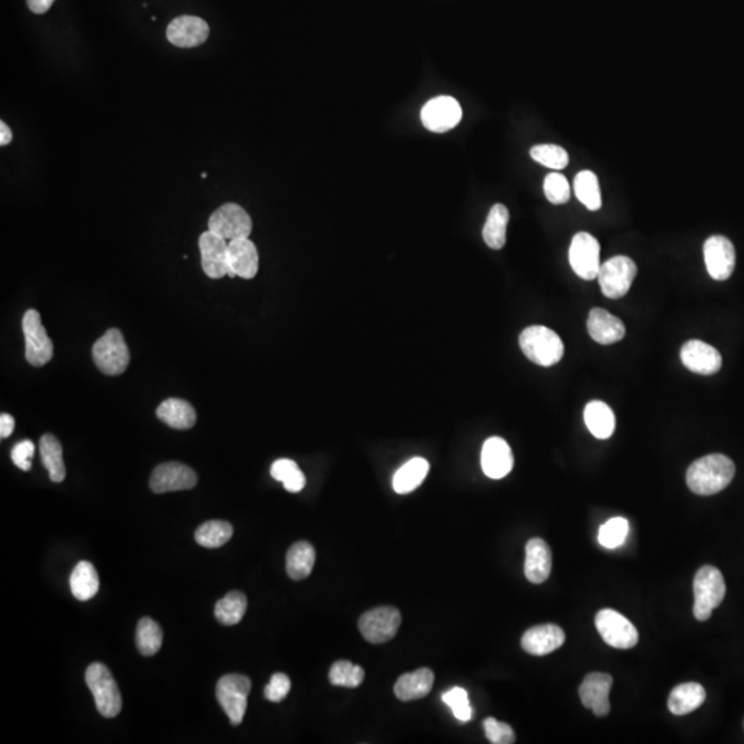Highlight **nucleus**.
<instances>
[{
	"label": "nucleus",
	"mask_w": 744,
	"mask_h": 744,
	"mask_svg": "<svg viewBox=\"0 0 744 744\" xmlns=\"http://www.w3.org/2000/svg\"><path fill=\"white\" fill-rule=\"evenodd\" d=\"M627 534H629V521L624 517H614L599 528L598 541L607 549H616L624 544Z\"/></svg>",
	"instance_id": "obj_41"
},
{
	"label": "nucleus",
	"mask_w": 744,
	"mask_h": 744,
	"mask_svg": "<svg viewBox=\"0 0 744 744\" xmlns=\"http://www.w3.org/2000/svg\"><path fill=\"white\" fill-rule=\"evenodd\" d=\"M544 190L547 200L553 204L567 203L571 198L570 182L560 173H550L545 178Z\"/></svg>",
	"instance_id": "obj_42"
},
{
	"label": "nucleus",
	"mask_w": 744,
	"mask_h": 744,
	"mask_svg": "<svg viewBox=\"0 0 744 744\" xmlns=\"http://www.w3.org/2000/svg\"><path fill=\"white\" fill-rule=\"evenodd\" d=\"M483 725L488 740L492 744H513L516 741V733L508 723L488 717Z\"/></svg>",
	"instance_id": "obj_44"
},
{
	"label": "nucleus",
	"mask_w": 744,
	"mask_h": 744,
	"mask_svg": "<svg viewBox=\"0 0 744 744\" xmlns=\"http://www.w3.org/2000/svg\"><path fill=\"white\" fill-rule=\"evenodd\" d=\"M596 626L607 644L616 650H630L638 642V630L627 617L614 609H603L596 616Z\"/></svg>",
	"instance_id": "obj_10"
},
{
	"label": "nucleus",
	"mask_w": 744,
	"mask_h": 744,
	"mask_svg": "<svg viewBox=\"0 0 744 744\" xmlns=\"http://www.w3.org/2000/svg\"><path fill=\"white\" fill-rule=\"evenodd\" d=\"M227 260H229V278H242L245 280L255 278L260 266V257L254 243L248 237L231 240L227 243Z\"/></svg>",
	"instance_id": "obj_20"
},
{
	"label": "nucleus",
	"mask_w": 744,
	"mask_h": 744,
	"mask_svg": "<svg viewBox=\"0 0 744 744\" xmlns=\"http://www.w3.org/2000/svg\"><path fill=\"white\" fill-rule=\"evenodd\" d=\"M565 642V633L555 624H541L531 627L521 638V647L529 655L545 656L562 648Z\"/></svg>",
	"instance_id": "obj_22"
},
{
	"label": "nucleus",
	"mask_w": 744,
	"mask_h": 744,
	"mask_svg": "<svg viewBox=\"0 0 744 744\" xmlns=\"http://www.w3.org/2000/svg\"><path fill=\"white\" fill-rule=\"evenodd\" d=\"M210 35L206 21L195 15H181L167 27V39L172 45L181 49H192L203 45Z\"/></svg>",
	"instance_id": "obj_17"
},
{
	"label": "nucleus",
	"mask_w": 744,
	"mask_h": 744,
	"mask_svg": "<svg viewBox=\"0 0 744 744\" xmlns=\"http://www.w3.org/2000/svg\"><path fill=\"white\" fill-rule=\"evenodd\" d=\"M86 684L102 717L113 718L121 712L123 702L120 691L107 666L102 663L90 665L86 671Z\"/></svg>",
	"instance_id": "obj_5"
},
{
	"label": "nucleus",
	"mask_w": 744,
	"mask_h": 744,
	"mask_svg": "<svg viewBox=\"0 0 744 744\" xmlns=\"http://www.w3.org/2000/svg\"><path fill=\"white\" fill-rule=\"evenodd\" d=\"M198 484V475L186 465L180 462H165L155 467L151 475V490L155 493L174 492L192 490Z\"/></svg>",
	"instance_id": "obj_15"
},
{
	"label": "nucleus",
	"mask_w": 744,
	"mask_h": 744,
	"mask_svg": "<svg viewBox=\"0 0 744 744\" xmlns=\"http://www.w3.org/2000/svg\"><path fill=\"white\" fill-rule=\"evenodd\" d=\"M208 231L227 242L244 239L252 235V221L242 206L226 203L219 207L208 219Z\"/></svg>",
	"instance_id": "obj_11"
},
{
	"label": "nucleus",
	"mask_w": 744,
	"mask_h": 744,
	"mask_svg": "<svg viewBox=\"0 0 744 744\" xmlns=\"http://www.w3.org/2000/svg\"><path fill=\"white\" fill-rule=\"evenodd\" d=\"M434 673L430 669H418L412 673L403 674L394 686V695L402 702L422 699L433 689Z\"/></svg>",
	"instance_id": "obj_25"
},
{
	"label": "nucleus",
	"mask_w": 744,
	"mask_h": 744,
	"mask_svg": "<svg viewBox=\"0 0 744 744\" xmlns=\"http://www.w3.org/2000/svg\"><path fill=\"white\" fill-rule=\"evenodd\" d=\"M532 159L547 169L564 170L570 163V155L562 146L553 144L536 145L529 152Z\"/></svg>",
	"instance_id": "obj_40"
},
{
	"label": "nucleus",
	"mask_w": 744,
	"mask_h": 744,
	"mask_svg": "<svg viewBox=\"0 0 744 744\" xmlns=\"http://www.w3.org/2000/svg\"><path fill=\"white\" fill-rule=\"evenodd\" d=\"M25 335V359L33 367H43L53 359L54 348L48 331L41 324L38 310L30 309L22 319Z\"/></svg>",
	"instance_id": "obj_9"
},
{
	"label": "nucleus",
	"mask_w": 744,
	"mask_h": 744,
	"mask_svg": "<svg viewBox=\"0 0 744 744\" xmlns=\"http://www.w3.org/2000/svg\"><path fill=\"white\" fill-rule=\"evenodd\" d=\"M270 474L273 479L283 483L284 488L288 492H299L306 485V477L299 469L298 465L291 459H278L270 467Z\"/></svg>",
	"instance_id": "obj_38"
},
{
	"label": "nucleus",
	"mask_w": 744,
	"mask_h": 744,
	"mask_svg": "<svg viewBox=\"0 0 744 744\" xmlns=\"http://www.w3.org/2000/svg\"><path fill=\"white\" fill-rule=\"evenodd\" d=\"M136 644L139 653L144 656L155 655L162 648V629L151 617H142L137 624Z\"/></svg>",
	"instance_id": "obj_37"
},
{
	"label": "nucleus",
	"mask_w": 744,
	"mask_h": 744,
	"mask_svg": "<svg viewBox=\"0 0 744 744\" xmlns=\"http://www.w3.org/2000/svg\"><path fill=\"white\" fill-rule=\"evenodd\" d=\"M39 449H40L41 461H43V465L48 469L51 482H64L66 480V464H64V458H62V446L58 438L50 433L41 436Z\"/></svg>",
	"instance_id": "obj_32"
},
{
	"label": "nucleus",
	"mask_w": 744,
	"mask_h": 744,
	"mask_svg": "<svg viewBox=\"0 0 744 744\" xmlns=\"http://www.w3.org/2000/svg\"><path fill=\"white\" fill-rule=\"evenodd\" d=\"M364 669L360 666L353 665L349 660H338L334 665L331 666L330 678L331 684L335 686H345V688H358L363 684Z\"/></svg>",
	"instance_id": "obj_39"
},
{
	"label": "nucleus",
	"mask_w": 744,
	"mask_h": 744,
	"mask_svg": "<svg viewBox=\"0 0 744 744\" xmlns=\"http://www.w3.org/2000/svg\"><path fill=\"white\" fill-rule=\"evenodd\" d=\"M314 547L306 541L297 542L287 553V573L293 580H304L314 571Z\"/></svg>",
	"instance_id": "obj_29"
},
{
	"label": "nucleus",
	"mask_w": 744,
	"mask_h": 744,
	"mask_svg": "<svg viewBox=\"0 0 744 744\" xmlns=\"http://www.w3.org/2000/svg\"><path fill=\"white\" fill-rule=\"evenodd\" d=\"M583 417H585L586 426L594 438L606 440L614 434L616 420H615L614 411L606 403L598 402V400L589 403Z\"/></svg>",
	"instance_id": "obj_28"
},
{
	"label": "nucleus",
	"mask_w": 744,
	"mask_h": 744,
	"mask_svg": "<svg viewBox=\"0 0 744 744\" xmlns=\"http://www.w3.org/2000/svg\"><path fill=\"white\" fill-rule=\"evenodd\" d=\"M509 217L510 216H509L508 207L503 204H495L488 213L487 221L483 229V237H484L485 244L492 250H500L506 244Z\"/></svg>",
	"instance_id": "obj_33"
},
{
	"label": "nucleus",
	"mask_w": 744,
	"mask_h": 744,
	"mask_svg": "<svg viewBox=\"0 0 744 744\" xmlns=\"http://www.w3.org/2000/svg\"><path fill=\"white\" fill-rule=\"evenodd\" d=\"M95 366L105 376L123 374L130 364V351L118 328L108 330L93 346Z\"/></svg>",
	"instance_id": "obj_4"
},
{
	"label": "nucleus",
	"mask_w": 744,
	"mask_h": 744,
	"mask_svg": "<svg viewBox=\"0 0 744 744\" xmlns=\"http://www.w3.org/2000/svg\"><path fill=\"white\" fill-rule=\"evenodd\" d=\"M735 472V464L725 455H707L689 466L686 484L696 495H714L732 483Z\"/></svg>",
	"instance_id": "obj_1"
},
{
	"label": "nucleus",
	"mask_w": 744,
	"mask_h": 744,
	"mask_svg": "<svg viewBox=\"0 0 744 744\" xmlns=\"http://www.w3.org/2000/svg\"><path fill=\"white\" fill-rule=\"evenodd\" d=\"M694 615L699 622H706L713 611L720 607L727 594L722 573L712 565L700 568L694 580Z\"/></svg>",
	"instance_id": "obj_3"
},
{
	"label": "nucleus",
	"mask_w": 744,
	"mask_h": 744,
	"mask_svg": "<svg viewBox=\"0 0 744 744\" xmlns=\"http://www.w3.org/2000/svg\"><path fill=\"white\" fill-rule=\"evenodd\" d=\"M252 681L242 674H227L217 684V699L234 727L243 722Z\"/></svg>",
	"instance_id": "obj_6"
},
{
	"label": "nucleus",
	"mask_w": 744,
	"mask_h": 744,
	"mask_svg": "<svg viewBox=\"0 0 744 744\" xmlns=\"http://www.w3.org/2000/svg\"><path fill=\"white\" fill-rule=\"evenodd\" d=\"M156 417L177 430H188L196 423V411L182 399H167L157 407Z\"/></svg>",
	"instance_id": "obj_27"
},
{
	"label": "nucleus",
	"mask_w": 744,
	"mask_h": 744,
	"mask_svg": "<svg viewBox=\"0 0 744 744\" xmlns=\"http://www.w3.org/2000/svg\"><path fill=\"white\" fill-rule=\"evenodd\" d=\"M247 611V597L242 591H231L224 598L219 599L214 608L217 620L225 626H235L239 624Z\"/></svg>",
	"instance_id": "obj_34"
},
{
	"label": "nucleus",
	"mask_w": 744,
	"mask_h": 744,
	"mask_svg": "<svg viewBox=\"0 0 744 744\" xmlns=\"http://www.w3.org/2000/svg\"><path fill=\"white\" fill-rule=\"evenodd\" d=\"M423 126L433 133H447L462 120V108L458 101L448 95L429 101L421 112Z\"/></svg>",
	"instance_id": "obj_13"
},
{
	"label": "nucleus",
	"mask_w": 744,
	"mask_h": 744,
	"mask_svg": "<svg viewBox=\"0 0 744 744\" xmlns=\"http://www.w3.org/2000/svg\"><path fill=\"white\" fill-rule=\"evenodd\" d=\"M402 614L396 607L369 609L359 619L361 635L371 644H384L399 632Z\"/></svg>",
	"instance_id": "obj_8"
},
{
	"label": "nucleus",
	"mask_w": 744,
	"mask_h": 744,
	"mask_svg": "<svg viewBox=\"0 0 744 744\" xmlns=\"http://www.w3.org/2000/svg\"><path fill=\"white\" fill-rule=\"evenodd\" d=\"M681 361L689 371L699 376H713L720 371L722 358L714 346L702 341H688L681 349Z\"/></svg>",
	"instance_id": "obj_19"
},
{
	"label": "nucleus",
	"mask_w": 744,
	"mask_h": 744,
	"mask_svg": "<svg viewBox=\"0 0 744 744\" xmlns=\"http://www.w3.org/2000/svg\"><path fill=\"white\" fill-rule=\"evenodd\" d=\"M14 418L9 413H2L0 415V438H7L9 436H12L13 431H14Z\"/></svg>",
	"instance_id": "obj_47"
},
{
	"label": "nucleus",
	"mask_w": 744,
	"mask_h": 744,
	"mask_svg": "<svg viewBox=\"0 0 744 744\" xmlns=\"http://www.w3.org/2000/svg\"><path fill=\"white\" fill-rule=\"evenodd\" d=\"M514 458L510 447L500 438H490L482 449V467L487 477L500 480L513 469Z\"/></svg>",
	"instance_id": "obj_21"
},
{
	"label": "nucleus",
	"mask_w": 744,
	"mask_h": 744,
	"mask_svg": "<svg viewBox=\"0 0 744 744\" xmlns=\"http://www.w3.org/2000/svg\"><path fill=\"white\" fill-rule=\"evenodd\" d=\"M232 535L234 527L227 521L211 520L196 529L195 539L200 546L207 549H218L231 541Z\"/></svg>",
	"instance_id": "obj_36"
},
{
	"label": "nucleus",
	"mask_w": 744,
	"mask_h": 744,
	"mask_svg": "<svg viewBox=\"0 0 744 744\" xmlns=\"http://www.w3.org/2000/svg\"><path fill=\"white\" fill-rule=\"evenodd\" d=\"M707 272L714 280L723 281L732 276L736 265V252L732 242L725 236H712L703 247Z\"/></svg>",
	"instance_id": "obj_14"
},
{
	"label": "nucleus",
	"mask_w": 744,
	"mask_h": 744,
	"mask_svg": "<svg viewBox=\"0 0 744 744\" xmlns=\"http://www.w3.org/2000/svg\"><path fill=\"white\" fill-rule=\"evenodd\" d=\"M706 700V691L697 682H684L677 686L669 696L671 714L686 715L699 709Z\"/></svg>",
	"instance_id": "obj_26"
},
{
	"label": "nucleus",
	"mask_w": 744,
	"mask_h": 744,
	"mask_svg": "<svg viewBox=\"0 0 744 744\" xmlns=\"http://www.w3.org/2000/svg\"><path fill=\"white\" fill-rule=\"evenodd\" d=\"M520 348L532 363L544 367L554 366L564 356L562 338L544 325L527 327L520 335Z\"/></svg>",
	"instance_id": "obj_2"
},
{
	"label": "nucleus",
	"mask_w": 744,
	"mask_h": 744,
	"mask_svg": "<svg viewBox=\"0 0 744 744\" xmlns=\"http://www.w3.org/2000/svg\"><path fill=\"white\" fill-rule=\"evenodd\" d=\"M429 462L423 458H413L403 465L393 475V490L400 495L417 490L428 475Z\"/></svg>",
	"instance_id": "obj_30"
},
{
	"label": "nucleus",
	"mask_w": 744,
	"mask_h": 744,
	"mask_svg": "<svg viewBox=\"0 0 744 744\" xmlns=\"http://www.w3.org/2000/svg\"><path fill=\"white\" fill-rule=\"evenodd\" d=\"M552 572V550L541 537H532L526 546L524 573L529 582L541 585Z\"/></svg>",
	"instance_id": "obj_23"
},
{
	"label": "nucleus",
	"mask_w": 744,
	"mask_h": 744,
	"mask_svg": "<svg viewBox=\"0 0 744 744\" xmlns=\"http://www.w3.org/2000/svg\"><path fill=\"white\" fill-rule=\"evenodd\" d=\"M570 263L573 272L583 280L597 279L601 268L598 240L588 232L576 234L571 242Z\"/></svg>",
	"instance_id": "obj_12"
},
{
	"label": "nucleus",
	"mask_w": 744,
	"mask_h": 744,
	"mask_svg": "<svg viewBox=\"0 0 744 744\" xmlns=\"http://www.w3.org/2000/svg\"><path fill=\"white\" fill-rule=\"evenodd\" d=\"M227 243V240L210 231L204 232L199 239L201 268L208 278L221 279L229 273Z\"/></svg>",
	"instance_id": "obj_18"
},
{
	"label": "nucleus",
	"mask_w": 744,
	"mask_h": 744,
	"mask_svg": "<svg viewBox=\"0 0 744 744\" xmlns=\"http://www.w3.org/2000/svg\"><path fill=\"white\" fill-rule=\"evenodd\" d=\"M35 455V444L31 440H24L14 446L12 451V461L15 466L24 472H30L32 467V458Z\"/></svg>",
	"instance_id": "obj_46"
},
{
	"label": "nucleus",
	"mask_w": 744,
	"mask_h": 744,
	"mask_svg": "<svg viewBox=\"0 0 744 744\" xmlns=\"http://www.w3.org/2000/svg\"><path fill=\"white\" fill-rule=\"evenodd\" d=\"M13 139V133L10 130L9 126H7L4 121H0V145L2 146H6L7 144H10Z\"/></svg>",
	"instance_id": "obj_49"
},
{
	"label": "nucleus",
	"mask_w": 744,
	"mask_h": 744,
	"mask_svg": "<svg viewBox=\"0 0 744 744\" xmlns=\"http://www.w3.org/2000/svg\"><path fill=\"white\" fill-rule=\"evenodd\" d=\"M612 684L614 679L609 674L590 673L579 686V696L583 706L591 710L597 717H606L611 712L609 691Z\"/></svg>",
	"instance_id": "obj_16"
},
{
	"label": "nucleus",
	"mask_w": 744,
	"mask_h": 744,
	"mask_svg": "<svg viewBox=\"0 0 744 744\" xmlns=\"http://www.w3.org/2000/svg\"><path fill=\"white\" fill-rule=\"evenodd\" d=\"M54 0H27L28 7L35 14H45L53 6Z\"/></svg>",
	"instance_id": "obj_48"
},
{
	"label": "nucleus",
	"mask_w": 744,
	"mask_h": 744,
	"mask_svg": "<svg viewBox=\"0 0 744 744\" xmlns=\"http://www.w3.org/2000/svg\"><path fill=\"white\" fill-rule=\"evenodd\" d=\"M69 583H71L72 594L80 601L92 599L100 590L97 570L89 562H77L76 567L72 571Z\"/></svg>",
	"instance_id": "obj_31"
},
{
	"label": "nucleus",
	"mask_w": 744,
	"mask_h": 744,
	"mask_svg": "<svg viewBox=\"0 0 744 744\" xmlns=\"http://www.w3.org/2000/svg\"><path fill=\"white\" fill-rule=\"evenodd\" d=\"M443 702L446 703L447 706L451 707L456 720L462 721V722L472 720L473 710L470 707L467 692L464 688L455 686L451 691L446 692V694H443Z\"/></svg>",
	"instance_id": "obj_43"
},
{
	"label": "nucleus",
	"mask_w": 744,
	"mask_h": 744,
	"mask_svg": "<svg viewBox=\"0 0 744 744\" xmlns=\"http://www.w3.org/2000/svg\"><path fill=\"white\" fill-rule=\"evenodd\" d=\"M637 276V265L632 258L617 255L601 263L598 279L599 287L607 298L617 299L626 296Z\"/></svg>",
	"instance_id": "obj_7"
},
{
	"label": "nucleus",
	"mask_w": 744,
	"mask_h": 744,
	"mask_svg": "<svg viewBox=\"0 0 744 744\" xmlns=\"http://www.w3.org/2000/svg\"><path fill=\"white\" fill-rule=\"evenodd\" d=\"M573 190H575L576 198L583 206L590 211H597L601 208L603 199H601V190H599L598 178L593 172L579 173L573 181Z\"/></svg>",
	"instance_id": "obj_35"
},
{
	"label": "nucleus",
	"mask_w": 744,
	"mask_h": 744,
	"mask_svg": "<svg viewBox=\"0 0 744 744\" xmlns=\"http://www.w3.org/2000/svg\"><path fill=\"white\" fill-rule=\"evenodd\" d=\"M291 689V681L288 677L283 673L273 674L272 678L269 681L265 688V697L270 702L280 703L286 699Z\"/></svg>",
	"instance_id": "obj_45"
},
{
	"label": "nucleus",
	"mask_w": 744,
	"mask_h": 744,
	"mask_svg": "<svg viewBox=\"0 0 744 744\" xmlns=\"http://www.w3.org/2000/svg\"><path fill=\"white\" fill-rule=\"evenodd\" d=\"M588 331L590 337L601 345H611L624 340L626 327L619 317L607 312L601 307L590 310L588 319Z\"/></svg>",
	"instance_id": "obj_24"
}]
</instances>
